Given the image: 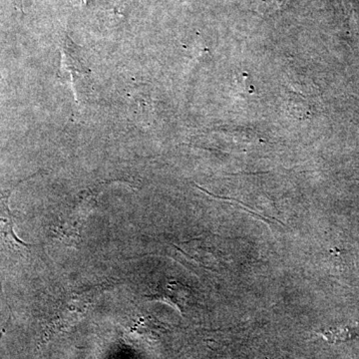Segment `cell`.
I'll return each mask as SVG.
<instances>
[{
	"label": "cell",
	"mask_w": 359,
	"mask_h": 359,
	"mask_svg": "<svg viewBox=\"0 0 359 359\" xmlns=\"http://www.w3.org/2000/svg\"><path fill=\"white\" fill-rule=\"evenodd\" d=\"M13 189L0 187V252H15L29 247L14 231V217L9 208Z\"/></svg>",
	"instance_id": "6da1fadb"
},
{
	"label": "cell",
	"mask_w": 359,
	"mask_h": 359,
	"mask_svg": "<svg viewBox=\"0 0 359 359\" xmlns=\"http://www.w3.org/2000/svg\"><path fill=\"white\" fill-rule=\"evenodd\" d=\"M359 334L358 327H347L339 330H330L323 332V337L330 342L346 341Z\"/></svg>",
	"instance_id": "7a4b0ae2"
}]
</instances>
